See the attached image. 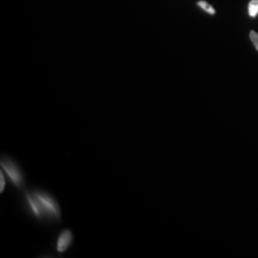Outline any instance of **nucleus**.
Masks as SVG:
<instances>
[{
    "mask_svg": "<svg viewBox=\"0 0 258 258\" xmlns=\"http://www.w3.org/2000/svg\"><path fill=\"white\" fill-rule=\"evenodd\" d=\"M6 187V180H5V175L3 173V170L0 172V192L2 194L5 190Z\"/></svg>",
    "mask_w": 258,
    "mask_h": 258,
    "instance_id": "0eeeda50",
    "label": "nucleus"
},
{
    "mask_svg": "<svg viewBox=\"0 0 258 258\" xmlns=\"http://www.w3.org/2000/svg\"><path fill=\"white\" fill-rule=\"evenodd\" d=\"M249 14L250 17L254 18L258 15V0H250L249 3Z\"/></svg>",
    "mask_w": 258,
    "mask_h": 258,
    "instance_id": "20e7f679",
    "label": "nucleus"
},
{
    "mask_svg": "<svg viewBox=\"0 0 258 258\" xmlns=\"http://www.w3.org/2000/svg\"><path fill=\"white\" fill-rule=\"evenodd\" d=\"M198 5H199L202 9L207 11L209 14H211V15H214V14H215V10L213 9V7L211 6L210 4H208V3H207L206 1H204V0L199 1V2H198Z\"/></svg>",
    "mask_w": 258,
    "mask_h": 258,
    "instance_id": "39448f33",
    "label": "nucleus"
},
{
    "mask_svg": "<svg viewBox=\"0 0 258 258\" xmlns=\"http://www.w3.org/2000/svg\"><path fill=\"white\" fill-rule=\"evenodd\" d=\"M249 38L251 40V42L253 43V45L255 47L256 51L258 52V34L255 31H250L249 32Z\"/></svg>",
    "mask_w": 258,
    "mask_h": 258,
    "instance_id": "423d86ee",
    "label": "nucleus"
},
{
    "mask_svg": "<svg viewBox=\"0 0 258 258\" xmlns=\"http://www.w3.org/2000/svg\"><path fill=\"white\" fill-rule=\"evenodd\" d=\"M74 241V235L70 230H64L59 233L55 243V249L57 252L62 253L70 248Z\"/></svg>",
    "mask_w": 258,
    "mask_h": 258,
    "instance_id": "7ed1b4c3",
    "label": "nucleus"
},
{
    "mask_svg": "<svg viewBox=\"0 0 258 258\" xmlns=\"http://www.w3.org/2000/svg\"><path fill=\"white\" fill-rule=\"evenodd\" d=\"M25 200L32 214L40 221H57L61 218V211L57 201L50 194L34 189L25 194Z\"/></svg>",
    "mask_w": 258,
    "mask_h": 258,
    "instance_id": "f257e3e1",
    "label": "nucleus"
},
{
    "mask_svg": "<svg viewBox=\"0 0 258 258\" xmlns=\"http://www.w3.org/2000/svg\"><path fill=\"white\" fill-rule=\"evenodd\" d=\"M0 166L4 173L9 177L11 183L17 188H22L25 184L24 174L21 171L19 165L12 159L7 157H2L0 161Z\"/></svg>",
    "mask_w": 258,
    "mask_h": 258,
    "instance_id": "f03ea898",
    "label": "nucleus"
}]
</instances>
